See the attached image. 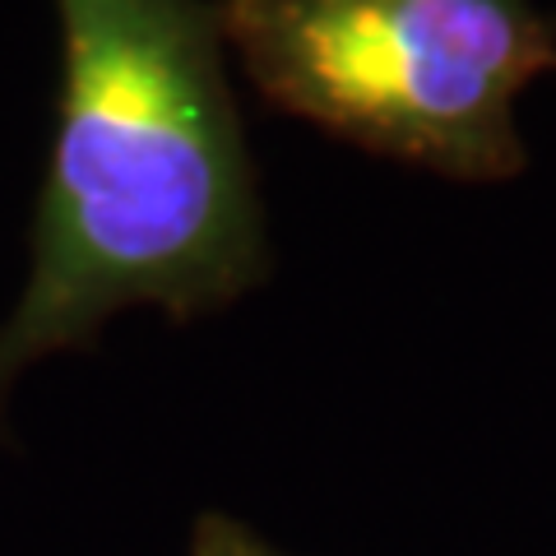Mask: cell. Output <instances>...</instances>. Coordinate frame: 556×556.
I'll return each instance as SVG.
<instances>
[{
    "label": "cell",
    "mask_w": 556,
    "mask_h": 556,
    "mask_svg": "<svg viewBox=\"0 0 556 556\" xmlns=\"http://www.w3.org/2000/svg\"><path fill=\"white\" fill-rule=\"evenodd\" d=\"M190 556H288L278 552L265 533H255L247 519L223 515V510H204L190 529Z\"/></svg>",
    "instance_id": "3"
},
{
    "label": "cell",
    "mask_w": 556,
    "mask_h": 556,
    "mask_svg": "<svg viewBox=\"0 0 556 556\" xmlns=\"http://www.w3.org/2000/svg\"><path fill=\"white\" fill-rule=\"evenodd\" d=\"M61 89L28 278L0 320L10 394L56 353H98L130 306L195 325L265 288L274 247L208 0H56Z\"/></svg>",
    "instance_id": "1"
},
{
    "label": "cell",
    "mask_w": 556,
    "mask_h": 556,
    "mask_svg": "<svg viewBox=\"0 0 556 556\" xmlns=\"http://www.w3.org/2000/svg\"><path fill=\"white\" fill-rule=\"evenodd\" d=\"M223 47L274 112L450 181L529 167L519 98L556 70L533 0H214Z\"/></svg>",
    "instance_id": "2"
}]
</instances>
